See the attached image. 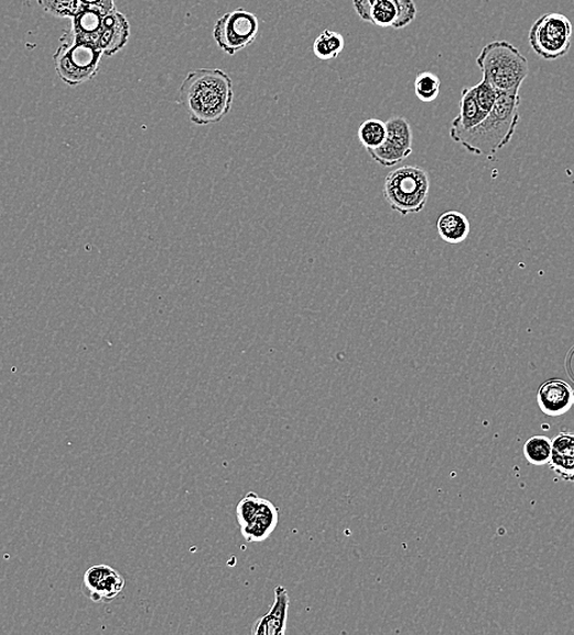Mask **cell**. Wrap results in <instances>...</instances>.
<instances>
[{
    "instance_id": "cell-1",
    "label": "cell",
    "mask_w": 574,
    "mask_h": 635,
    "mask_svg": "<svg viewBox=\"0 0 574 635\" xmlns=\"http://www.w3.org/2000/svg\"><path fill=\"white\" fill-rule=\"evenodd\" d=\"M231 77L220 69H199L187 74L178 89L180 104L198 127L220 122L232 108Z\"/></svg>"
},
{
    "instance_id": "cell-2",
    "label": "cell",
    "mask_w": 574,
    "mask_h": 635,
    "mask_svg": "<svg viewBox=\"0 0 574 635\" xmlns=\"http://www.w3.org/2000/svg\"><path fill=\"white\" fill-rule=\"evenodd\" d=\"M520 106V95L499 94L489 116L476 128L450 136L470 154L494 159L513 139L521 120Z\"/></svg>"
},
{
    "instance_id": "cell-3",
    "label": "cell",
    "mask_w": 574,
    "mask_h": 635,
    "mask_svg": "<svg viewBox=\"0 0 574 635\" xmlns=\"http://www.w3.org/2000/svg\"><path fill=\"white\" fill-rule=\"evenodd\" d=\"M66 32L73 41L112 56L126 49L130 39V24L117 8L106 10L83 6L72 19L71 30Z\"/></svg>"
},
{
    "instance_id": "cell-4",
    "label": "cell",
    "mask_w": 574,
    "mask_h": 635,
    "mask_svg": "<svg viewBox=\"0 0 574 635\" xmlns=\"http://www.w3.org/2000/svg\"><path fill=\"white\" fill-rule=\"evenodd\" d=\"M477 65L483 78L503 95H520L521 86L529 75L526 56L506 41L487 44L478 55Z\"/></svg>"
},
{
    "instance_id": "cell-5",
    "label": "cell",
    "mask_w": 574,
    "mask_h": 635,
    "mask_svg": "<svg viewBox=\"0 0 574 635\" xmlns=\"http://www.w3.org/2000/svg\"><path fill=\"white\" fill-rule=\"evenodd\" d=\"M431 180L420 166H401L392 170L386 179L382 194L392 211L401 217L421 213L430 197Z\"/></svg>"
},
{
    "instance_id": "cell-6",
    "label": "cell",
    "mask_w": 574,
    "mask_h": 635,
    "mask_svg": "<svg viewBox=\"0 0 574 635\" xmlns=\"http://www.w3.org/2000/svg\"><path fill=\"white\" fill-rule=\"evenodd\" d=\"M61 41L58 50L53 55L56 75L72 87L91 82L98 74L104 53L73 41L67 32Z\"/></svg>"
},
{
    "instance_id": "cell-7",
    "label": "cell",
    "mask_w": 574,
    "mask_h": 635,
    "mask_svg": "<svg viewBox=\"0 0 574 635\" xmlns=\"http://www.w3.org/2000/svg\"><path fill=\"white\" fill-rule=\"evenodd\" d=\"M573 26L564 14L548 13L540 17L529 31V44L540 58L556 61L571 49Z\"/></svg>"
},
{
    "instance_id": "cell-8",
    "label": "cell",
    "mask_w": 574,
    "mask_h": 635,
    "mask_svg": "<svg viewBox=\"0 0 574 635\" xmlns=\"http://www.w3.org/2000/svg\"><path fill=\"white\" fill-rule=\"evenodd\" d=\"M260 31V20L243 8L224 14L214 25L213 37L225 54L235 55L250 47Z\"/></svg>"
},
{
    "instance_id": "cell-9",
    "label": "cell",
    "mask_w": 574,
    "mask_h": 635,
    "mask_svg": "<svg viewBox=\"0 0 574 635\" xmlns=\"http://www.w3.org/2000/svg\"><path fill=\"white\" fill-rule=\"evenodd\" d=\"M359 18L378 28L401 30L418 15L413 0H354Z\"/></svg>"
},
{
    "instance_id": "cell-10",
    "label": "cell",
    "mask_w": 574,
    "mask_h": 635,
    "mask_svg": "<svg viewBox=\"0 0 574 635\" xmlns=\"http://www.w3.org/2000/svg\"><path fill=\"white\" fill-rule=\"evenodd\" d=\"M387 139L378 149L368 150L369 155L381 166H396L413 153V131L402 117L387 121Z\"/></svg>"
},
{
    "instance_id": "cell-11",
    "label": "cell",
    "mask_w": 574,
    "mask_h": 635,
    "mask_svg": "<svg viewBox=\"0 0 574 635\" xmlns=\"http://www.w3.org/2000/svg\"><path fill=\"white\" fill-rule=\"evenodd\" d=\"M84 588L95 603L118 598L126 588V578L107 564H98L87 570L84 575Z\"/></svg>"
},
{
    "instance_id": "cell-12",
    "label": "cell",
    "mask_w": 574,
    "mask_h": 635,
    "mask_svg": "<svg viewBox=\"0 0 574 635\" xmlns=\"http://www.w3.org/2000/svg\"><path fill=\"white\" fill-rule=\"evenodd\" d=\"M574 390L564 380H549L538 391L540 410L550 417L567 413L573 407Z\"/></svg>"
},
{
    "instance_id": "cell-13",
    "label": "cell",
    "mask_w": 574,
    "mask_h": 635,
    "mask_svg": "<svg viewBox=\"0 0 574 635\" xmlns=\"http://www.w3.org/2000/svg\"><path fill=\"white\" fill-rule=\"evenodd\" d=\"M290 605L289 592L283 585L274 589V604L272 609L260 620L254 622L253 635H284L288 625V612Z\"/></svg>"
},
{
    "instance_id": "cell-14",
    "label": "cell",
    "mask_w": 574,
    "mask_h": 635,
    "mask_svg": "<svg viewBox=\"0 0 574 635\" xmlns=\"http://www.w3.org/2000/svg\"><path fill=\"white\" fill-rule=\"evenodd\" d=\"M550 466L565 482H574V434L561 433L551 439Z\"/></svg>"
},
{
    "instance_id": "cell-15",
    "label": "cell",
    "mask_w": 574,
    "mask_h": 635,
    "mask_svg": "<svg viewBox=\"0 0 574 635\" xmlns=\"http://www.w3.org/2000/svg\"><path fill=\"white\" fill-rule=\"evenodd\" d=\"M279 521V509L262 498L260 508L249 526L242 527L241 532L246 541L261 542L267 540L275 530Z\"/></svg>"
},
{
    "instance_id": "cell-16",
    "label": "cell",
    "mask_w": 574,
    "mask_h": 635,
    "mask_svg": "<svg viewBox=\"0 0 574 635\" xmlns=\"http://www.w3.org/2000/svg\"><path fill=\"white\" fill-rule=\"evenodd\" d=\"M488 116V112L484 111L479 106L472 87H465L463 89V96H461L459 115L453 120L450 132L466 131L476 128L477 125Z\"/></svg>"
},
{
    "instance_id": "cell-17",
    "label": "cell",
    "mask_w": 574,
    "mask_h": 635,
    "mask_svg": "<svg viewBox=\"0 0 574 635\" xmlns=\"http://www.w3.org/2000/svg\"><path fill=\"white\" fill-rule=\"evenodd\" d=\"M436 229L443 241L448 245H458L467 240L470 224L465 214L450 211L437 219Z\"/></svg>"
},
{
    "instance_id": "cell-18",
    "label": "cell",
    "mask_w": 574,
    "mask_h": 635,
    "mask_svg": "<svg viewBox=\"0 0 574 635\" xmlns=\"http://www.w3.org/2000/svg\"><path fill=\"white\" fill-rule=\"evenodd\" d=\"M345 49V39L342 33L325 30L313 43V54L321 61L336 60Z\"/></svg>"
},
{
    "instance_id": "cell-19",
    "label": "cell",
    "mask_w": 574,
    "mask_h": 635,
    "mask_svg": "<svg viewBox=\"0 0 574 635\" xmlns=\"http://www.w3.org/2000/svg\"><path fill=\"white\" fill-rule=\"evenodd\" d=\"M387 122L379 119H368L358 129V140L368 150L378 149L387 139Z\"/></svg>"
},
{
    "instance_id": "cell-20",
    "label": "cell",
    "mask_w": 574,
    "mask_h": 635,
    "mask_svg": "<svg viewBox=\"0 0 574 635\" xmlns=\"http://www.w3.org/2000/svg\"><path fill=\"white\" fill-rule=\"evenodd\" d=\"M523 452L527 461L533 466H545L551 460V439L548 437L528 439Z\"/></svg>"
},
{
    "instance_id": "cell-21",
    "label": "cell",
    "mask_w": 574,
    "mask_h": 635,
    "mask_svg": "<svg viewBox=\"0 0 574 635\" xmlns=\"http://www.w3.org/2000/svg\"><path fill=\"white\" fill-rule=\"evenodd\" d=\"M414 94L424 104H431L441 94V78L432 73H421L415 77Z\"/></svg>"
},
{
    "instance_id": "cell-22",
    "label": "cell",
    "mask_w": 574,
    "mask_h": 635,
    "mask_svg": "<svg viewBox=\"0 0 574 635\" xmlns=\"http://www.w3.org/2000/svg\"><path fill=\"white\" fill-rule=\"evenodd\" d=\"M47 14L58 19H73L83 8L80 0H37Z\"/></svg>"
},
{
    "instance_id": "cell-23",
    "label": "cell",
    "mask_w": 574,
    "mask_h": 635,
    "mask_svg": "<svg viewBox=\"0 0 574 635\" xmlns=\"http://www.w3.org/2000/svg\"><path fill=\"white\" fill-rule=\"evenodd\" d=\"M261 503L262 497L254 493H249L242 498L238 507H236V516H238V521L241 528L251 524L258 508L261 506Z\"/></svg>"
},
{
    "instance_id": "cell-24",
    "label": "cell",
    "mask_w": 574,
    "mask_h": 635,
    "mask_svg": "<svg viewBox=\"0 0 574 635\" xmlns=\"http://www.w3.org/2000/svg\"><path fill=\"white\" fill-rule=\"evenodd\" d=\"M83 6L97 7L106 10L115 9L116 0H80Z\"/></svg>"
},
{
    "instance_id": "cell-25",
    "label": "cell",
    "mask_w": 574,
    "mask_h": 635,
    "mask_svg": "<svg viewBox=\"0 0 574 635\" xmlns=\"http://www.w3.org/2000/svg\"><path fill=\"white\" fill-rule=\"evenodd\" d=\"M573 406H574V401H573Z\"/></svg>"
}]
</instances>
